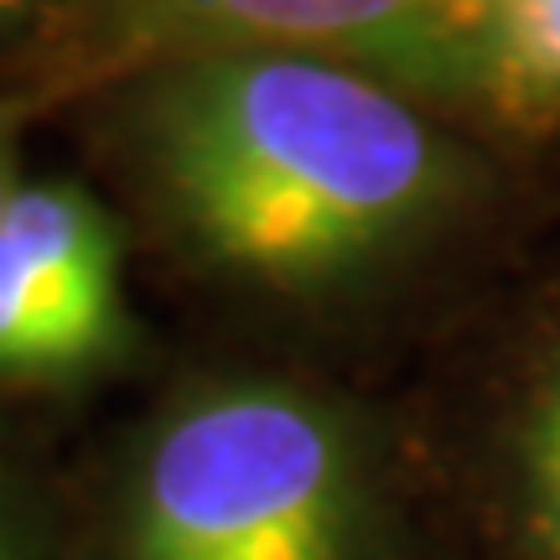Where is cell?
Wrapping results in <instances>:
<instances>
[{
  "label": "cell",
  "mask_w": 560,
  "mask_h": 560,
  "mask_svg": "<svg viewBox=\"0 0 560 560\" xmlns=\"http://www.w3.org/2000/svg\"><path fill=\"white\" fill-rule=\"evenodd\" d=\"M359 478L338 420L276 384L182 405L145 452L125 560H353Z\"/></svg>",
  "instance_id": "2"
},
{
  "label": "cell",
  "mask_w": 560,
  "mask_h": 560,
  "mask_svg": "<svg viewBox=\"0 0 560 560\" xmlns=\"http://www.w3.org/2000/svg\"><path fill=\"white\" fill-rule=\"evenodd\" d=\"M0 560H11V545H5V535H0Z\"/></svg>",
  "instance_id": "9"
},
{
  "label": "cell",
  "mask_w": 560,
  "mask_h": 560,
  "mask_svg": "<svg viewBox=\"0 0 560 560\" xmlns=\"http://www.w3.org/2000/svg\"><path fill=\"white\" fill-rule=\"evenodd\" d=\"M524 524L550 560H560V363L545 374L520 436Z\"/></svg>",
  "instance_id": "6"
},
{
  "label": "cell",
  "mask_w": 560,
  "mask_h": 560,
  "mask_svg": "<svg viewBox=\"0 0 560 560\" xmlns=\"http://www.w3.org/2000/svg\"><path fill=\"white\" fill-rule=\"evenodd\" d=\"M21 5H26V0H0V21H11L21 11Z\"/></svg>",
  "instance_id": "8"
},
{
  "label": "cell",
  "mask_w": 560,
  "mask_h": 560,
  "mask_svg": "<svg viewBox=\"0 0 560 560\" xmlns=\"http://www.w3.org/2000/svg\"><path fill=\"white\" fill-rule=\"evenodd\" d=\"M140 136L182 234L265 285L353 276L436 219L462 177L410 94L306 52L156 62Z\"/></svg>",
  "instance_id": "1"
},
{
  "label": "cell",
  "mask_w": 560,
  "mask_h": 560,
  "mask_svg": "<svg viewBox=\"0 0 560 560\" xmlns=\"http://www.w3.org/2000/svg\"><path fill=\"white\" fill-rule=\"evenodd\" d=\"M120 338V306L89 301L21 255L0 234V374H68Z\"/></svg>",
  "instance_id": "4"
},
{
  "label": "cell",
  "mask_w": 560,
  "mask_h": 560,
  "mask_svg": "<svg viewBox=\"0 0 560 560\" xmlns=\"http://www.w3.org/2000/svg\"><path fill=\"white\" fill-rule=\"evenodd\" d=\"M11 198H16V187L5 182V161H0V219H5V208H11Z\"/></svg>",
  "instance_id": "7"
},
{
  "label": "cell",
  "mask_w": 560,
  "mask_h": 560,
  "mask_svg": "<svg viewBox=\"0 0 560 560\" xmlns=\"http://www.w3.org/2000/svg\"><path fill=\"white\" fill-rule=\"evenodd\" d=\"M488 100L509 115H560V0L493 5Z\"/></svg>",
  "instance_id": "5"
},
{
  "label": "cell",
  "mask_w": 560,
  "mask_h": 560,
  "mask_svg": "<svg viewBox=\"0 0 560 560\" xmlns=\"http://www.w3.org/2000/svg\"><path fill=\"white\" fill-rule=\"evenodd\" d=\"M499 0H94L115 47L151 62L192 52H306L400 94L488 100Z\"/></svg>",
  "instance_id": "3"
}]
</instances>
